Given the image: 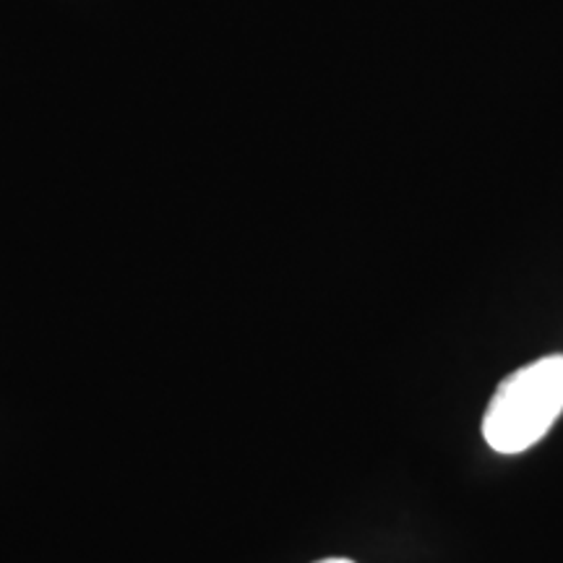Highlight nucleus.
I'll list each match as a JSON object with an SVG mask.
<instances>
[{"label": "nucleus", "instance_id": "nucleus-1", "mask_svg": "<svg viewBox=\"0 0 563 563\" xmlns=\"http://www.w3.org/2000/svg\"><path fill=\"white\" fill-rule=\"evenodd\" d=\"M563 412V355L509 373L493 391L483 439L498 454H522L543 441Z\"/></svg>", "mask_w": 563, "mask_h": 563}, {"label": "nucleus", "instance_id": "nucleus-2", "mask_svg": "<svg viewBox=\"0 0 563 563\" xmlns=\"http://www.w3.org/2000/svg\"><path fill=\"white\" fill-rule=\"evenodd\" d=\"M316 563H355V561H350V559H321Z\"/></svg>", "mask_w": 563, "mask_h": 563}]
</instances>
